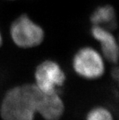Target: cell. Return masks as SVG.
Returning a JSON list of instances; mask_svg holds the SVG:
<instances>
[{
  "mask_svg": "<svg viewBox=\"0 0 119 120\" xmlns=\"http://www.w3.org/2000/svg\"><path fill=\"white\" fill-rule=\"evenodd\" d=\"M86 120H113V119L112 114L107 109L95 107L89 112Z\"/></svg>",
  "mask_w": 119,
  "mask_h": 120,
  "instance_id": "ba28073f",
  "label": "cell"
},
{
  "mask_svg": "<svg viewBox=\"0 0 119 120\" xmlns=\"http://www.w3.org/2000/svg\"><path fill=\"white\" fill-rule=\"evenodd\" d=\"M92 37L99 42L103 57L111 63H116L118 59V45L113 31L98 26H92Z\"/></svg>",
  "mask_w": 119,
  "mask_h": 120,
  "instance_id": "5b68a950",
  "label": "cell"
},
{
  "mask_svg": "<svg viewBox=\"0 0 119 120\" xmlns=\"http://www.w3.org/2000/svg\"><path fill=\"white\" fill-rule=\"evenodd\" d=\"M64 109V104L58 93H42L37 112L45 120H59L63 114Z\"/></svg>",
  "mask_w": 119,
  "mask_h": 120,
  "instance_id": "8992f818",
  "label": "cell"
},
{
  "mask_svg": "<svg viewBox=\"0 0 119 120\" xmlns=\"http://www.w3.org/2000/svg\"><path fill=\"white\" fill-rule=\"evenodd\" d=\"M2 42H3V38H2V34L1 32V30H0V47L2 46Z\"/></svg>",
  "mask_w": 119,
  "mask_h": 120,
  "instance_id": "9c48e42d",
  "label": "cell"
},
{
  "mask_svg": "<svg viewBox=\"0 0 119 120\" xmlns=\"http://www.w3.org/2000/svg\"><path fill=\"white\" fill-rule=\"evenodd\" d=\"M9 34L13 42L21 48L37 47L45 39L43 28L27 15H21L12 22Z\"/></svg>",
  "mask_w": 119,
  "mask_h": 120,
  "instance_id": "7a4b0ae2",
  "label": "cell"
},
{
  "mask_svg": "<svg viewBox=\"0 0 119 120\" xmlns=\"http://www.w3.org/2000/svg\"><path fill=\"white\" fill-rule=\"evenodd\" d=\"M8 1H15V0H8Z\"/></svg>",
  "mask_w": 119,
  "mask_h": 120,
  "instance_id": "30bf717a",
  "label": "cell"
},
{
  "mask_svg": "<svg viewBox=\"0 0 119 120\" xmlns=\"http://www.w3.org/2000/svg\"><path fill=\"white\" fill-rule=\"evenodd\" d=\"M35 77L37 88L43 94L58 93L65 81V74L55 61L47 60L37 66Z\"/></svg>",
  "mask_w": 119,
  "mask_h": 120,
  "instance_id": "277c9868",
  "label": "cell"
},
{
  "mask_svg": "<svg viewBox=\"0 0 119 120\" xmlns=\"http://www.w3.org/2000/svg\"><path fill=\"white\" fill-rule=\"evenodd\" d=\"M90 22L93 26L113 31L117 27V17L114 7L108 4L98 7L90 15Z\"/></svg>",
  "mask_w": 119,
  "mask_h": 120,
  "instance_id": "52a82bcc",
  "label": "cell"
},
{
  "mask_svg": "<svg viewBox=\"0 0 119 120\" xmlns=\"http://www.w3.org/2000/svg\"><path fill=\"white\" fill-rule=\"evenodd\" d=\"M42 92L36 85L14 87L5 94L1 105L4 120H34Z\"/></svg>",
  "mask_w": 119,
  "mask_h": 120,
  "instance_id": "6da1fadb",
  "label": "cell"
},
{
  "mask_svg": "<svg viewBox=\"0 0 119 120\" xmlns=\"http://www.w3.org/2000/svg\"><path fill=\"white\" fill-rule=\"evenodd\" d=\"M72 67L78 75L86 79H96L105 71L103 56L90 46L80 48L75 54Z\"/></svg>",
  "mask_w": 119,
  "mask_h": 120,
  "instance_id": "3957f363",
  "label": "cell"
}]
</instances>
